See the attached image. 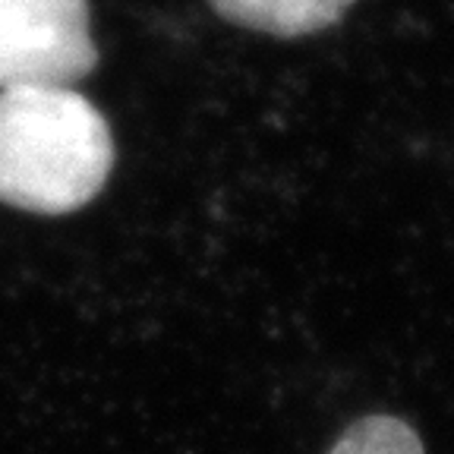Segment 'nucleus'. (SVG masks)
I'll return each instance as SVG.
<instances>
[{
  "instance_id": "1",
  "label": "nucleus",
  "mask_w": 454,
  "mask_h": 454,
  "mask_svg": "<svg viewBox=\"0 0 454 454\" xmlns=\"http://www.w3.org/2000/svg\"><path fill=\"white\" fill-rule=\"evenodd\" d=\"M114 168V136L73 85L0 89V202L35 215L89 206Z\"/></svg>"
},
{
  "instance_id": "2",
  "label": "nucleus",
  "mask_w": 454,
  "mask_h": 454,
  "mask_svg": "<svg viewBox=\"0 0 454 454\" xmlns=\"http://www.w3.org/2000/svg\"><path fill=\"white\" fill-rule=\"evenodd\" d=\"M95 64L89 0H0V89L76 85Z\"/></svg>"
},
{
  "instance_id": "3",
  "label": "nucleus",
  "mask_w": 454,
  "mask_h": 454,
  "mask_svg": "<svg viewBox=\"0 0 454 454\" xmlns=\"http://www.w3.org/2000/svg\"><path fill=\"white\" fill-rule=\"evenodd\" d=\"M221 20L275 38H300L334 26L356 0H208Z\"/></svg>"
},
{
  "instance_id": "4",
  "label": "nucleus",
  "mask_w": 454,
  "mask_h": 454,
  "mask_svg": "<svg viewBox=\"0 0 454 454\" xmlns=\"http://www.w3.org/2000/svg\"><path fill=\"white\" fill-rule=\"evenodd\" d=\"M328 454H423V442L404 419L376 413L348 426Z\"/></svg>"
}]
</instances>
